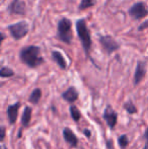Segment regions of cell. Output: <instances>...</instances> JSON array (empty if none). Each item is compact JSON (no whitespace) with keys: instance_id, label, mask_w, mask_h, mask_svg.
Masks as SVG:
<instances>
[{"instance_id":"10","label":"cell","mask_w":148,"mask_h":149,"mask_svg":"<svg viewBox=\"0 0 148 149\" xmlns=\"http://www.w3.org/2000/svg\"><path fill=\"white\" fill-rule=\"evenodd\" d=\"M20 108V102H15V104H11L7 108L6 110V113H7V118H8V122H9L10 125H13L16 122V119H17L18 116V111H19Z\"/></svg>"},{"instance_id":"6","label":"cell","mask_w":148,"mask_h":149,"mask_svg":"<svg viewBox=\"0 0 148 149\" xmlns=\"http://www.w3.org/2000/svg\"><path fill=\"white\" fill-rule=\"evenodd\" d=\"M129 14L134 19H141L148 15V10L143 2H137L129 9Z\"/></svg>"},{"instance_id":"18","label":"cell","mask_w":148,"mask_h":149,"mask_svg":"<svg viewBox=\"0 0 148 149\" xmlns=\"http://www.w3.org/2000/svg\"><path fill=\"white\" fill-rule=\"evenodd\" d=\"M124 109L129 113V114H136L137 113V108L132 102H128L124 104Z\"/></svg>"},{"instance_id":"26","label":"cell","mask_w":148,"mask_h":149,"mask_svg":"<svg viewBox=\"0 0 148 149\" xmlns=\"http://www.w3.org/2000/svg\"><path fill=\"white\" fill-rule=\"evenodd\" d=\"M143 149H148V142H146V144H145V146H144V148Z\"/></svg>"},{"instance_id":"4","label":"cell","mask_w":148,"mask_h":149,"mask_svg":"<svg viewBox=\"0 0 148 149\" xmlns=\"http://www.w3.org/2000/svg\"><path fill=\"white\" fill-rule=\"evenodd\" d=\"M8 31H10V35L14 40H20L28 35L30 28L26 22H18L16 24H12L7 26Z\"/></svg>"},{"instance_id":"19","label":"cell","mask_w":148,"mask_h":149,"mask_svg":"<svg viewBox=\"0 0 148 149\" xmlns=\"http://www.w3.org/2000/svg\"><path fill=\"white\" fill-rule=\"evenodd\" d=\"M93 5H94V0H81L80 5H79V10H84Z\"/></svg>"},{"instance_id":"3","label":"cell","mask_w":148,"mask_h":149,"mask_svg":"<svg viewBox=\"0 0 148 149\" xmlns=\"http://www.w3.org/2000/svg\"><path fill=\"white\" fill-rule=\"evenodd\" d=\"M72 22L70 19L63 17L58 22V38L65 44H70L72 41Z\"/></svg>"},{"instance_id":"12","label":"cell","mask_w":148,"mask_h":149,"mask_svg":"<svg viewBox=\"0 0 148 149\" xmlns=\"http://www.w3.org/2000/svg\"><path fill=\"white\" fill-rule=\"evenodd\" d=\"M62 97L68 102H75L78 100V91L74 86H70L62 93Z\"/></svg>"},{"instance_id":"15","label":"cell","mask_w":148,"mask_h":149,"mask_svg":"<svg viewBox=\"0 0 148 149\" xmlns=\"http://www.w3.org/2000/svg\"><path fill=\"white\" fill-rule=\"evenodd\" d=\"M41 97H42V90L40 88H35L32 91V93H31L30 97H28V100H30V102H32V104H38L40 100H41Z\"/></svg>"},{"instance_id":"21","label":"cell","mask_w":148,"mask_h":149,"mask_svg":"<svg viewBox=\"0 0 148 149\" xmlns=\"http://www.w3.org/2000/svg\"><path fill=\"white\" fill-rule=\"evenodd\" d=\"M148 28V20H146V22H144L142 24H141L140 26L138 28V31H142L143 30H145V29H147Z\"/></svg>"},{"instance_id":"20","label":"cell","mask_w":148,"mask_h":149,"mask_svg":"<svg viewBox=\"0 0 148 149\" xmlns=\"http://www.w3.org/2000/svg\"><path fill=\"white\" fill-rule=\"evenodd\" d=\"M118 142H119V145H120V147L122 149H125L127 146L129 145V139H128V137H127V135H125V134L119 137Z\"/></svg>"},{"instance_id":"14","label":"cell","mask_w":148,"mask_h":149,"mask_svg":"<svg viewBox=\"0 0 148 149\" xmlns=\"http://www.w3.org/2000/svg\"><path fill=\"white\" fill-rule=\"evenodd\" d=\"M31 118H32V109H31L30 107H26L22 116V128L28 127L31 122Z\"/></svg>"},{"instance_id":"25","label":"cell","mask_w":148,"mask_h":149,"mask_svg":"<svg viewBox=\"0 0 148 149\" xmlns=\"http://www.w3.org/2000/svg\"><path fill=\"white\" fill-rule=\"evenodd\" d=\"M144 138L146 139V142H148V128L146 129V131H145V134H144Z\"/></svg>"},{"instance_id":"1","label":"cell","mask_w":148,"mask_h":149,"mask_svg":"<svg viewBox=\"0 0 148 149\" xmlns=\"http://www.w3.org/2000/svg\"><path fill=\"white\" fill-rule=\"evenodd\" d=\"M41 49L37 46H28L20 50L19 57L24 64L31 68H37L44 63V59L40 56Z\"/></svg>"},{"instance_id":"2","label":"cell","mask_w":148,"mask_h":149,"mask_svg":"<svg viewBox=\"0 0 148 149\" xmlns=\"http://www.w3.org/2000/svg\"><path fill=\"white\" fill-rule=\"evenodd\" d=\"M76 31L85 54H86L87 57H89L90 49H91V43L92 42H91L90 31H89L88 28H87L86 22L84 19H78L76 22Z\"/></svg>"},{"instance_id":"23","label":"cell","mask_w":148,"mask_h":149,"mask_svg":"<svg viewBox=\"0 0 148 149\" xmlns=\"http://www.w3.org/2000/svg\"><path fill=\"white\" fill-rule=\"evenodd\" d=\"M83 133L85 134V136H86L87 138H90V136H91V132L89 131V130H87V129L83 130Z\"/></svg>"},{"instance_id":"5","label":"cell","mask_w":148,"mask_h":149,"mask_svg":"<svg viewBox=\"0 0 148 149\" xmlns=\"http://www.w3.org/2000/svg\"><path fill=\"white\" fill-rule=\"evenodd\" d=\"M99 42H101V46H103L104 50L107 52V54L111 55L115 51L120 49V45L111 36H101L99 38Z\"/></svg>"},{"instance_id":"8","label":"cell","mask_w":148,"mask_h":149,"mask_svg":"<svg viewBox=\"0 0 148 149\" xmlns=\"http://www.w3.org/2000/svg\"><path fill=\"white\" fill-rule=\"evenodd\" d=\"M8 11L11 14L24 15L26 13V3L22 0H12L8 6Z\"/></svg>"},{"instance_id":"13","label":"cell","mask_w":148,"mask_h":149,"mask_svg":"<svg viewBox=\"0 0 148 149\" xmlns=\"http://www.w3.org/2000/svg\"><path fill=\"white\" fill-rule=\"evenodd\" d=\"M52 57H53V60L59 65V67L63 70H65L67 68V63H66L64 57L62 56V54L58 51H53L52 52Z\"/></svg>"},{"instance_id":"27","label":"cell","mask_w":148,"mask_h":149,"mask_svg":"<svg viewBox=\"0 0 148 149\" xmlns=\"http://www.w3.org/2000/svg\"><path fill=\"white\" fill-rule=\"evenodd\" d=\"M1 149H6V147H5V146H2Z\"/></svg>"},{"instance_id":"16","label":"cell","mask_w":148,"mask_h":149,"mask_svg":"<svg viewBox=\"0 0 148 149\" xmlns=\"http://www.w3.org/2000/svg\"><path fill=\"white\" fill-rule=\"evenodd\" d=\"M70 115H71V118L73 119V121L75 122H78L81 118V114H80V112H79L78 108H77L76 106H74V104H72V106L70 107Z\"/></svg>"},{"instance_id":"22","label":"cell","mask_w":148,"mask_h":149,"mask_svg":"<svg viewBox=\"0 0 148 149\" xmlns=\"http://www.w3.org/2000/svg\"><path fill=\"white\" fill-rule=\"evenodd\" d=\"M5 138V127L1 126V141H3Z\"/></svg>"},{"instance_id":"11","label":"cell","mask_w":148,"mask_h":149,"mask_svg":"<svg viewBox=\"0 0 148 149\" xmlns=\"http://www.w3.org/2000/svg\"><path fill=\"white\" fill-rule=\"evenodd\" d=\"M63 137L64 140L72 147H76L77 144H78V138L76 137L73 131L71 129H69V128H65L63 130Z\"/></svg>"},{"instance_id":"7","label":"cell","mask_w":148,"mask_h":149,"mask_svg":"<svg viewBox=\"0 0 148 149\" xmlns=\"http://www.w3.org/2000/svg\"><path fill=\"white\" fill-rule=\"evenodd\" d=\"M104 119L107 122L108 126L111 129H114L117 125V121H118V115L115 112V110L111 106H108L104 113Z\"/></svg>"},{"instance_id":"9","label":"cell","mask_w":148,"mask_h":149,"mask_svg":"<svg viewBox=\"0 0 148 149\" xmlns=\"http://www.w3.org/2000/svg\"><path fill=\"white\" fill-rule=\"evenodd\" d=\"M145 74H146V64L142 61H138L134 74V84L138 85L145 77Z\"/></svg>"},{"instance_id":"24","label":"cell","mask_w":148,"mask_h":149,"mask_svg":"<svg viewBox=\"0 0 148 149\" xmlns=\"http://www.w3.org/2000/svg\"><path fill=\"white\" fill-rule=\"evenodd\" d=\"M107 148L108 149H112V141L111 140H108V143H107Z\"/></svg>"},{"instance_id":"17","label":"cell","mask_w":148,"mask_h":149,"mask_svg":"<svg viewBox=\"0 0 148 149\" xmlns=\"http://www.w3.org/2000/svg\"><path fill=\"white\" fill-rule=\"evenodd\" d=\"M14 75V71L11 68H8V67H2L1 70H0V76L6 78V77H11Z\"/></svg>"}]
</instances>
